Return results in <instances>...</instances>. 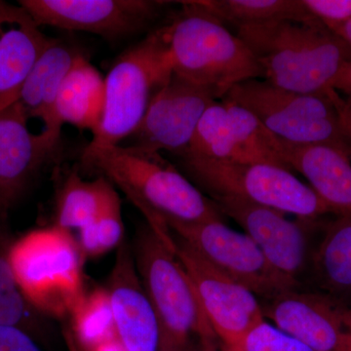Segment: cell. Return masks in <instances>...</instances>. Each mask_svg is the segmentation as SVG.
Wrapping results in <instances>:
<instances>
[{
    "label": "cell",
    "instance_id": "obj_16",
    "mask_svg": "<svg viewBox=\"0 0 351 351\" xmlns=\"http://www.w3.org/2000/svg\"><path fill=\"white\" fill-rule=\"evenodd\" d=\"M117 341L125 351H159L161 331L156 311L145 293L133 252L126 242L117 250L107 287Z\"/></svg>",
    "mask_w": 351,
    "mask_h": 351
},
{
    "label": "cell",
    "instance_id": "obj_18",
    "mask_svg": "<svg viewBox=\"0 0 351 351\" xmlns=\"http://www.w3.org/2000/svg\"><path fill=\"white\" fill-rule=\"evenodd\" d=\"M51 40L20 4L0 1V112L17 103L25 80Z\"/></svg>",
    "mask_w": 351,
    "mask_h": 351
},
{
    "label": "cell",
    "instance_id": "obj_6",
    "mask_svg": "<svg viewBox=\"0 0 351 351\" xmlns=\"http://www.w3.org/2000/svg\"><path fill=\"white\" fill-rule=\"evenodd\" d=\"M182 174L207 195L232 197L291 214L318 219L332 214L311 186L292 171L265 163H233L200 157H178Z\"/></svg>",
    "mask_w": 351,
    "mask_h": 351
},
{
    "label": "cell",
    "instance_id": "obj_34",
    "mask_svg": "<svg viewBox=\"0 0 351 351\" xmlns=\"http://www.w3.org/2000/svg\"><path fill=\"white\" fill-rule=\"evenodd\" d=\"M345 326L348 332V345H346V351H351V306L346 309L345 315Z\"/></svg>",
    "mask_w": 351,
    "mask_h": 351
},
{
    "label": "cell",
    "instance_id": "obj_23",
    "mask_svg": "<svg viewBox=\"0 0 351 351\" xmlns=\"http://www.w3.org/2000/svg\"><path fill=\"white\" fill-rule=\"evenodd\" d=\"M197 3L223 24L234 27L314 19L302 0H208Z\"/></svg>",
    "mask_w": 351,
    "mask_h": 351
},
{
    "label": "cell",
    "instance_id": "obj_29",
    "mask_svg": "<svg viewBox=\"0 0 351 351\" xmlns=\"http://www.w3.org/2000/svg\"><path fill=\"white\" fill-rule=\"evenodd\" d=\"M307 12L328 29L351 20V0H302Z\"/></svg>",
    "mask_w": 351,
    "mask_h": 351
},
{
    "label": "cell",
    "instance_id": "obj_31",
    "mask_svg": "<svg viewBox=\"0 0 351 351\" xmlns=\"http://www.w3.org/2000/svg\"><path fill=\"white\" fill-rule=\"evenodd\" d=\"M337 112H338L339 124L343 129L346 140L351 147V96L339 94V92L331 90L330 91Z\"/></svg>",
    "mask_w": 351,
    "mask_h": 351
},
{
    "label": "cell",
    "instance_id": "obj_27",
    "mask_svg": "<svg viewBox=\"0 0 351 351\" xmlns=\"http://www.w3.org/2000/svg\"><path fill=\"white\" fill-rule=\"evenodd\" d=\"M40 315L21 291L7 256L0 255V325L19 328L38 341L45 334Z\"/></svg>",
    "mask_w": 351,
    "mask_h": 351
},
{
    "label": "cell",
    "instance_id": "obj_10",
    "mask_svg": "<svg viewBox=\"0 0 351 351\" xmlns=\"http://www.w3.org/2000/svg\"><path fill=\"white\" fill-rule=\"evenodd\" d=\"M221 214L243 228L270 265L304 287L326 221H290L284 213L232 197L212 198Z\"/></svg>",
    "mask_w": 351,
    "mask_h": 351
},
{
    "label": "cell",
    "instance_id": "obj_22",
    "mask_svg": "<svg viewBox=\"0 0 351 351\" xmlns=\"http://www.w3.org/2000/svg\"><path fill=\"white\" fill-rule=\"evenodd\" d=\"M105 97V77L85 57L78 55L58 95L56 112L60 123L94 134L103 117Z\"/></svg>",
    "mask_w": 351,
    "mask_h": 351
},
{
    "label": "cell",
    "instance_id": "obj_28",
    "mask_svg": "<svg viewBox=\"0 0 351 351\" xmlns=\"http://www.w3.org/2000/svg\"><path fill=\"white\" fill-rule=\"evenodd\" d=\"M226 351H314L265 320L258 323L244 339Z\"/></svg>",
    "mask_w": 351,
    "mask_h": 351
},
{
    "label": "cell",
    "instance_id": "obj_21",
    "mask_svg": "<svg viewBox=\"0 0 351 351\" xmlns=\"http://www.w3.org/2000/svg\"><path fill=\"white\" fill-rule=\"evenodd\" d=\"M339 302H351V216L325 223L307 282Z\"/></svg>",
    "mask_w": 351,
    "mask_h": 351
},
{
    "label": "cell",
    "instance_id": "obj_14",
    "mask_svg": "<svg viewBox=\"0 0 351 351\" xmlns=\"http://www.w3.org/2000/svg\"><path fill=\"white\" fill-rule=\"evenodd\" d=\"M216 101L204 88L173 73L154 95L129 145L181 156L191 145L203 114Z\"/></svg>",
    "mask_w": 351,
    "mask_h": 351
},
{
    "label": "cell",
    "instance_id": "obj_24",
    "mask_svg": "<svg viewBox=\"0 0 351 351\" xmlns=\"http://www.w3.org/2000/svg\"><path fill=\"white\" fill-rule=\"evenodd\" d=\"M112 186L103 176L85 181L78 175H69L58 195L55 225L69 232L80 230L98 213Z\"/></svg>",
    "mask_w": 351,
    "mask_h": 351
},
{
    "label": "cell",
    "instance_id": "obj_3",
    "mask_svg": "<svg viewBox=\"0 0 351 351\" xmlns=\"http://www.w3.org/2000/svg\"><path fill=\"white\" fill-rule=\"evenodd\" d=\"M180 3L182 10L163 27L176 75L204 88L217 101L240 82L263 80L262 66L237 34L197 1Z\"/></svg>",
    "mask_w": 351,
    "mask_h": 351
},
{
    "label": "cell",
    "instance_id": "obj_33",
    "mask_svg": "<svg viewBox=\"0 0 351 351\" xmlns=\"http://www.w3.org/2000/svg\"><path fill=\"white\" fill-rule=\"evenodd\" d=\"M329 29H331L337 36H339V38L345 40L348 45L351 46V20L343 23V24L336 25V27Z\"/></svg>",
    "mask_w": 351,
    "mask_h": 351
},
{
    "label": "cell",
    "instance_id": "obj_36",
    "mask_svg": "<svg viewBox=\"0 0 351 351\" xmlns=\"http://www.w3.org/2000/svg\"><path fill=\"white\" fill-rule=\"evenodd\" d=\"M188 346H186V348H174V346L160 345V348H159V351H186V348H188Z\"/></svg>",
    "mask_w": 351,
    "mask_h": 351
},
{
    "label": "cell",
    "instance_id": "obj_20",
    "mask_svg": "<svg viewBox=\"0 0 351 351\" xmlns=\"http://www.w3.org/2000/svg\"><path fill=\"white\" fill-rule=\"evenodd\" d=\"M80 54L68 44L52 39L25 80L17 101L27 119L40 120L44 126L43 133L59 143L63 125L57 117L58 95Z\"/></svg>",
    "mask_w": 351,
    "mask_h": 351
},
{
    "label": "cell",
    "instance_id": "obj_15",
    "mask_svg": "<svg viewBox=\"0 0 351 351\" xmlns=\"http://www.w3.org/2000/svg\"><path fill=\"white\" fill-rule=\"evenodd\" d=\"M265 318L314 351H346L348 304L322 292L292 289L267 301Z\"/></svg>",
    "mask_w": 351,
    "mask_h": 351
},
{
    "label": "cell",
    "instance_id": "obj_12",
    "mask_svg": "<svg viewBox=\"0 0 351 351\" xmlns=\"http://www.w3.org/2000/svg\"><path fill=\"white\" fill-rule=\"evenodd\" d=\"M170 2L156 0H20L39 25L117 39L142 31Z\"/></svg>",
    "mask_w": 351,
    "mask_h": 351
},
{
    "label": "cell",
    "instance_id": "obj_11",
    "mask_svg": "<svg viewBox=\"0 0 351 351\" xmlns=\"http://www.w3.org/2000/svg\"><path fill=\"white\" fill-rule=\"evenodd\" d=\"M233 163H265L289 168L279 140L246 108L221 99L203 114L184 154ZM293 172V171H292Z\"/></svg>",
    "mask_w": 351,
    "mask_h": 351
},
{
    "label": "cell",
    "instance_id": "obj_17",
    "mask_svg": "<svg viewBox=\"0 0 351 351\" xmlns=\"http://www.w3.org/2000/svg\"><path fill=\"white\" fill-rule=\"evenodd\" d=\"M19 103L0 112V210L19 199L38 170L57 154L60 143L27 127Z\"/></svg>",
    "mask_w": 351,
    "mask_h": 351
},
{
    "label": "cell",
    "instance_id": "obj_7",
    "mask_svg": "<svg viewBox=\"0 0 351 351\" xmlns=\"http://www.w3.org/2000/svg\"><path fill=\"white\" fill-rule=\"evenodd\" d=\"M172 75L162 27L122 53L105 76V108L90 143L117 145L130 138Z\"/></svg>",
    "mask_w": 351,
    "mask_h": 351
},
{
    "label": "cell",
    "instance_id": "obj_13",
    "mask_svg": "<svg viewBox=\"0 0 351 351\" xmlns=\"http://www.w3.org/2000/svg\"><path fill=\"white\" fill-rule=\"evenodd\" d=\"M173 239L178 258L195 285L215 336L225 348L239 345L265 320L262 304L250 290L215 269L179 239Z\"/></svg>",
    "mask_w": 351,
    "mask_h": 351
},
{
    "label": "cell",
    "instance_id": "obj_4",
    "mask_svg": "<svg viewBox=\"0 0 351 351\" xmlns=\"http://www.w3.org/2000/svg\"><path fill=\"white\" fill-rule=\"evenodd\" d=\"M18 285L38 313L71 315L85 294L78 242L56 225L25 233L6 253Z\"/></svg>",
    "mask_w": 351,
    "mask_h": 351
},
{
    "label": "cell",
    "instance_id": "obj_8",
    "mask_svg": "<svg viewBox=\"0 0 351 351\" xmlns=\"http://www.w3.org/2000/svg\"><path fill=\"white\" fill-rule=\"evenodd\" d=\"M330 91L326 94L298 93L257 78L239 83L223 99L253 113L282 142L326 145L351 157V147L339 124Z\"/></svg>",
    "mask_w": 351,
    "mask_h": 351
},
{
    "label": "cell",
    "instance_id": "obj_32",
    "mask_svg": "<svg viewBox=\"0 0 351 351\" xmlns=\"http://www.w3.org/2000/svg\"><path fill=\"white\" fill-rule=\"evenodd\" d=\"M332 90L339 94L351 96V60L343 66L332 83Z\"/></svg>",
    "mask_w": 351,
    "mask_h": 351
},
{
    "label": "cell",
    "instance_id": "obj_2",
    "mask_svg": "<svg viewBox=\"0 0 351 351\" xmlns=\"http://www.w3.org/2000/svg\"><path fill=\"white\" fill-rule=\"evenodd\" d=\"M263 80L289 91L326 94L351 60V46L316 19L235 27Z\"/></svg>",
    "mask_w": 351,
    "mask_h": 351
},
{
    "label": "cell",
    "instance_id": "obj_38",
    "mask_svg": "<svg viewBox=\"0 0 351 351\" xmlns=\"http://www.w3.org/2000/svg\"><path fill=\"white\" fill-rule=\"evenodd\" d=\"M186 351H204V350H203L202 346H200V348H195V346H191V343H189L188 348H186Z\"/></svg>",
    "mask_w": 351,
    "mask_h": 351
},
{
    "label": "cell",
    "instance_id": "obj_26",
    "mask_svg": "<svg viewBox=\"0 0 351 351\" xmlns=\"http://www.w3.org/2000/svg\"><path fill=\"white\" fill-rule=\"evenodd\" d=\"M123 235L121 201L112 186L98 213L80 228L77 242L84 258H97L119 248L123 242Z\"/></svg>",
    "mask_w": 351,
    "mask_h": 351
},
{
    "label": "cell",
    "instance_id": "obj_5",
    "mask_svg": "<svg viewBox=\"0 0 351 351\" xmlns=\"http://www.w3.org/2000/svg\"><path fill=\"white\" fill-rule=\"evenodd\" d=\"M133 255L158 318L160 345L184 348L193 336L212 341L213 330L195 285L178 258L174 239L167 241L147 223L138 232Z\"/></svg>",
    "mask_w": 351,
    "mask_h": 351
},
{
    "label": "cell",
    "instance_id": "obj_25",
    "mask_svg": "<svg viewBox=\"0 0 351 351\" xmlns=\"http://www.w3.org/2000/svg\"><path fill=\"white\" fill-rule=\"evenodd\" d=\"M76 338L87 350L117 339L114 316L107 288H96L83 295L73 313Z\"/></svg>",
    "mask_w": 351,
    "mask_h": 351
},
{
    "label": "cell",
    "instance_id": "obj_9",
    "mask_svg": "<svg viewBox=\"0 0 351 351\" xmlns=\"http://www.w3.org/2000/svg\"><path fill=\"white\" fill-rule=\"evenodd\" d=\"M166 225L175 239L256 297L269 301L286 291L302 288L277 271L248 235L235 232L223 219Z\"/></svg>",
    "mask_w": 351,
    "mask_h": 351
},
{
    "label": "cell",
    "instance_id": "obj_35",
    "mask_svg": "<svg viewBox=\"0 0 351 351\" xmlns=\"http://www.w3.org/2000/svg\"><path fill=\"white\" fill-rule=\"evenodd\" d=\"M93 351H125L122 348V346L120 345V343L117 339H114V341H110V343H105V345L99 346L98 348L94 350Z\"/></svg>",
    "mask_w": 351,
    "mask_h": 351
},
{
    "label": "cell",
    "instance_id": "obj_30",
    "mask_svg": "<svg viewBox=\"0 0 351 351\" xmlns=\"http://www.w3.org/2000/svg\"><path fill=\"white\" fill-rule=\"evenodd\" d=\"M0 351H43L38 341L19 328L0 325Z\"/></svg>",
    "mask_w": 351,
    "mask_h": 351
},
{
    "label": "cell",
    "instance_id": "obj_37",
    "mask_svg": "<svg viewBox=\"0 0 351 351\" xmlns=\"http://www.w3.org/2000/svg\"><path fill=\"white\" fill-rule=\"evenodd\" d=\"M203 350L204 351H214L213 343L212 341H207V343H201Z\"/></svg>",
    "mask_w": 351,
    "mask_h": 351
},
{
    "label": "cell",
    "instance_id": "obj_1",
    "mask_svg": "<svg viewBox=\"0 0 351 351\" xmlns=\"http://www.w3.org/2000/svg\"><path fill=\"white\" fill-rule=\"evenodd\" d=\"M82 162L117 184L144 215L147 223L162 239H172L166 223H198L223 219L213 200L196 188L160 152L133 145L90 143Z\"/></svg>",
    "mask_w": 351,
    "mask_h": 351
},
{
    "label": "cell",
    "instance_id": "obj_19",
    "mask_svg": "<svg viewBox=\"0 0 351 351\" xmlns=\"http://www.w3.org/2000/svg\"><path fill=\"white\" fill-rule=\"evenodd\" d=\"M282 145L289 168L306 178L332 215L351 216V157L326 145Z\"/></svg>",
    "mask_w": 351,
    "mask_h": 351
}]
</instances>
